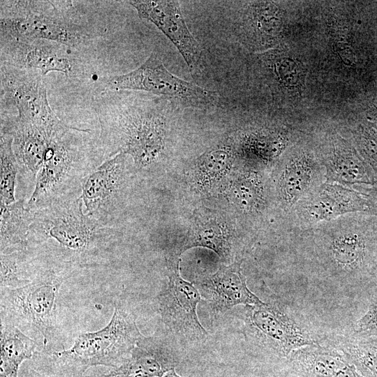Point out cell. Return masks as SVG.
<instances>
[{
	"instance_id": "52a82bcc",
	"label": "cell",
	"mask_w": 377,
	"mask_h": 377,
	"mask_svg": "<svg viewBox=\"0 0 377 377\" xmlns=\"http://www.w3.org/2000/svg\"><path fill=\"white\" fill-rule=\"evenodd\" d=\"M246 339L278 357H288L300 348L319 344L293 318L275 304L246 305L243 313Z\"/></svg>"
},
{
	"instance_id": "d6986e66",
	"label": "cell",
	"mask_w": 377,
	"mask_h": 377,
	"mask_svg": "<svg viewBox=\"0 0 377 377\" xmlns=\"http://www.w3.org/2000/svg\"><path fill=\"white\" fill-rule=\"evenodd\" d=\"M242 260L222 265L214 274L198 285L200 293L216 313H224L237 305H254L263 302L247 287L242 271Z\"/></svg>"
},
{
	"instance_id": "44dd1931",
	"label": "cell",
	"mask_w": 377,
	"mask_h": 377,
	"mask_svg": "<svg viewBox=\"0 0 377 377\" xmlns=\"http://www.w3.org/2000/svg\"><path fill=\"white\" fill-rule=\"evenodd\" d=\"M1 44V56L8 65L27 70H39L41 75L50 71L68 74L72 64L65 52L50 44L24 43L7 40Z\"/></svg>"
},
{
	"instance_id": "4dcf8cb0",
	"label": "cell",
	"mask_w": 377,
	"mask_h": 377,
	"mask_svg": "<svg viewBox=\"0 0 377 377\" xmlns=\"http://www.w3.org/2000/svg\"><path fill=\"white\" fill-rule=\"evenodd\" d=\"M12 143V137L1 132V205H8L16 201L15 191L19 167Z\"/></svg>"
},
{
	"instance_id": "f1b7e54d",
	"label": "cell",
	"mask_w": 377,
	"mask_h": 377,
	"mask_svg": "<svg viewBox=\"0 0 377 377\" xmlns=\"http://www.w3.org/2000/svg\"><path fill=\"white\" fill-rule=\"evenodd\" d=\"M233 156L226 149H216L199 156L193 167L195 184L202 190L210 188L230 170Z\"/></svg>"
},
{
	"instance_id": "9a60e30c",
	"label": "cell",
	"mask_w": 377,
	"mask_h": 377,
	"mask_svg": "<svg viewBox=\"0 0 377 377\" xmlns=\"http://www.w3.org/2000/svg\"><path fill=\"white\" fill-rule=\"evenodd\" d=\"M126 156L119 152L110 156L88 175L82 184L79 197L84 212L106 225L125 183Z\"/></svg>"
},
{
	"instance_id": "7c38bea8",
	"label": "cell",
	"mask_w": 377,
	"mask_h": 377,
	"mask_svg": "<svg viewBox=\"0 0 377 377\" xmlns=\"http://www.w3.org/2000/svg\"><path fill=\"white\" fill-rule=\"evenodd\" d=\"M285 29L284 10L270 1H244L234 22V34L239 43L260 53L279 47Z\"/></svg>"
},
{
	"instance_id": "ba28073f",
	"label": "cell",
	"mask_w": 377,
	"mask_h": 377,
	"mask_svg": "<svg viewBox=\"0 0 377 377\" xmlns=\"http://www.w3.org/2000/svg\"><path fill=\"white\" fill-rule=\"evenodd\" d=\"M109 86L114 90H135L171 98L191 107L206 108L217 100L215 91L186 81L171 73L159 57L152 53L136 69L112 77Z\"/></svg>"
},
{
	"instance_id": "6da1fadb",
	"label": "cell",
	"mask_w": 377,
	"mask_h": 377,
	"mask_svg": "<svg viewBox=\"0 0 377 377\" xmlns=\"http://www.w3.org/2000/svg\"><path fill=\"white\" fill-rule=\"evenodd\" d=\"M80 197L32 210L27 249L38 260L75 269L110 257L113 229L83 210Z\"/></svg>"
},
{
	"instance_id": "e0dca14e",
	"label": "cell",
	"mask_w": 377,
	"mask_h": 377,
	"mask_svg": "<svg viewBox=\"0 0 377 377\" xmlns=\"http://www.w3.org/2000/svg\"><path fill=\"white\" fill-rule=\"evenodd\" d=\"M318 156L325 168L327 182L369 187L377 183L353 144L337 133L325 139Z\"/></svg>"
},
{
	"instance_id": "5b68a950",
	"label": "cell",
	"mask_w": 377,
	"mask_h": 377,
	"mask_svg": "<svg viewBox=\"0 0 377 377\" xmlns=\"http://www.w3.org/2000/svg\"><path fill=\"white\" fill-rule=\"evenodd\" d=\"M82 130L68 126L50 142L26 205L34 210L54 202L75 198L86 177L95 168L87 158Z\"/></svg>"
},
{
	"instance_id": "83f0119b",
	"label": "cell",
	"mask_w": 377,
	"mask_h": 377,
	"mask_svg": "<svg viewBox=\"0 0 377 377\" xmlns=\"http://www.w3.org/2000/svg\"><path fill=\"white\" fill-rule=\"evenodd\" d=\"M288 142L289 138L283 131L259 129L245 134L241 140V147L248 156L270 161L285 151Z\"/></svg>"
},
{
	"instance_id": "d590c367",
	"label": "cell",
	"mask_w": 377,
	"mask_h": 377,
	"mask_svg": "<svg viewBox=\"0 0 377 377\" xmlns=\"http://www.w3.org/2000/svg\"><path fill=\"white\" fill-rule=\"evenodd\" d=\"M23 377H49V376L43 374H41L32 368V369H29L23 375Z\"/></svg>"
},
{
	"instance_id": "74e56055",
	"label": "cell",
	"mask_w": 377,
	"mask_h": 377,
	"mask_svg": "<svg viewBox=\"0 0 377 377\" xmlns=\"http://www.w3.org/2000/svg\"><path fill=\"white\" fill-rule=\"evenodd\" d=\"M162 377H182L177 374L175 369H172L168 372H167L165 375H163Z\"/></svg>"
},
{
	"instance_id": "ac0fdd59",
	"label": "cell",
	"mask_w": 377,
	"mask_h": 377,
	"mask_svg": "<svg viewBox=\"0 0 377 377\" xmlns=\"http://www.w3.org/2000/svg\"><path fill=\"white\" fill-rule=\"evenodd\" d=\"M320 161L313 150L304 147L289 148L283 158L276 191L284 208H291L316 187Z\"/></svg>"
},
{
	"instance_id": "1f68e13d",
	"label": "cell",
	"mask_w": 377,
	"mask_h": 377,
	"mask_svg": "<svg viewBox=\"0 0 377 377\" xmlns=\"http://www.w3.org/2000/svg\"><path fill=\"white\" fill-rule=\"evenodd\" d=\"M353 145L377 181V123L363 120L352 131Z\"/></svg>"
},
{
	"instance_id": "7a4b0ae2",
	"label": "cell",
	"mask_w": 377,
	"mask_h": 377,
	"mask_svg": "<svg viewBox=\"0 0 377 377\" xmlns=\"http://www.w3.org/2000/svg\"><path fill=\"white\" fill-rule=\"evenodd\" d=\"M142 337L135 315L120 299L105 327L80 334L68 349L50 353L36 351L33 369L49 377H85L92 367H118Z\"/></svg>"
},
{
	"instance_id": "cb8c5ba5",
	"label": "cell",
	"mask_w": 377,
	"mask_h": 377,
	"mask_svg": "<svg viewBox=\"0 0 377 377\" xmlns=\"http://www.w3.org/2000/svg\"><path fill=\"white\" fill-rule=\"evenodd\" d=\"M0 377H18L21 364L31 360L39 350L38 343L16 326L1 320Z\"/></svg>"
},
{
	"instance_id": "8d00e7d4",
	"label": "cell",
	"mask_w": 377,
	"mask_h": 377,
	"mask_svg": "<svg viewBox=\"0 0 377 377\" xmlns=\"http://www.w3.org/2000/svg\"><path fill=\"white\" fill-rule=\"evenodd\" d=\"M370 114L369 119L377 123V103L374 104L370 110Z\"/></svg>"
},
{
	"instance_id": "2e32d148",
	"label": "cell",
	"mask_w": 377,
	"mask_h": 377,
	"mask_svg": "<svg viewBox=\"0 0 377 377\" xmlns=\"http://www.w3.org/2000/svg\"><path fill=\"white\" fill-rule=\"evenodd\" d=\"M1 87L15 105L18 119L33 124L45 123L57 117L48 103L40 75L27 69L3 65L1 68Z\"/></svg>"
},
{
	"instance_id": "5bb4252c",
	"label": "cell",
	"mask_w": 377,
	"mask_h": 377,
	"mask_svg": "<svg viewBox=\"0 0 377 377\" xmlns=\"http://www.w3.org/2000/svg\"><path fill=\"white\" fill-rule=\"evenodd\" d=\"M179 356L169 337L156 331L143 336L131 355L117 367L85 377H162L175 369Z\"/></svg>"
},
{
	"instance_id": "4316f807",
	"label": "cell",
	"mask_w": 377,
	"mask_h": 377,
	"mask_svg": "<svg viewBox=\"0 0 377 377\" xmlns=\"http://www.w3.org/2000/svg\"><path fill=\"white\" fill-rule=\"evenodd\" d=\"M41 262L27 249L1 253V288H16L30 283Z\"/></svg>"
},
{
	"instance_id": "e575fe53",
	"label": "cell",
	"mask_w": 377,
	"mask_h": 377,
	"mask_svg": "<svg viewBox=\"0 0 377 377\" xmlns=\"http://www.w3.org/2000/svg\"><path fill=\"white\" fill-rule=\"evenodd\" d=\"M371 283L377 285V236L374 253Z\"/></svg>"
},
{
	"instance_id": "9c48e42d",
	"label": "cell",
	"mask_w": 377,
	"mask_h": 377,
	"mask_svg": "<svg viewBox=\"0 0 377 377\" xmlns=\"http://www.w3.org/2000/svg\"><path fill=\"white\" fill-rule=\"evenodd\" d=\"M179 254L167 259L166 286L156 297L158 311L166 327L177 337L191 342L200 341L207 336L198 315L200 293L179 272Z\"/></svg>"
},
{
	"instance_id": "8992f818",
	"label": "cell",
	"mask_w": 377,
	"mask_h": 377,
	"mask_svg": "<svg viewBox=\"0 0 377 377\" xmlns=\"http://www.w3.org/2000/svg\"><path fill=\"white\" fill-rule=\"evenodd\" d=\"M42 8L43 1H14L1 9V36L7 40L32 43L47 40L75 46L84 37L80 26L57 14L56 9Z\"/></svg>"
},
{
	"instance_id": "277c9868",
	"label": "cell",
	"mask_w": 377,
	"mask_h": 377,
	"mask_svg": "<svg viewBox=\"0 0 377 377\" xmlns=\"http://www.w3.org/2000/svg\"><path fill=\"white\" fill-rule=\"evenodd\" d=\"M74 269L41 262L37 275L28 285L1 288V320L40 340L37 351L50 353L64 349L57 320L58 297L63 283Z\"/></svg>"
},
{
	"instance_id": "d6a6232c",
	"label": "cell",
	"mask_w": 377,
	"mask_h": 377,
	"mask_svg": "<svg viewBox=\"0 0 377 377\" xmlns=\"http://www.w3.org/2000/svg\"><path fill=\"white\" fill-rule=\"evenodd\" d=\"M364 290L367 295L366 310L348 334L355 338L377 339V285L370 283Z\"/></svg>"
},
{
	"instance_id": "4fadbf2b",
	"label": "cell",
	"mask_w": 377,
	"mask_h": 377,
	"mask_svg": "<svg viewBox=\"0 0 377 377\" xmlns=\"http://www.w3.org/2000/svg\"><path fill=\"white\" fill-rule=\"evenodd\" d=\"M142 19L156 25L175 45L192 75L204 68L202 47L190 32L177 1H128Z\"/></svg>"
},
{
	"instance_id": "30bf717a",
	"label": "cell",
	"mask_w": 377,
	"mask_h": 377,
	"mask_svg": "<svg viewBox=\"0 0 377 377\" xmlns=\"http://www.w3.org/2000/svg\"><path fill=\"white\" fill-rule=\"evenodd\" d=\"M115 119L114 126L119 133V145L113 155L119 152L128 154L139 168L153 164L164 148L163 117L154 109L131 105L119 110Z\"/></svg>"
},
{
	"instance_id": "836d02e7",
	"label": "cell",
	"mask_w": 377,
	"mask_h": 377,
	"mask_svg": "<svg viewBox=\"0 0 377 377\" xmlns=\"http://www.w3.org/2000/svg\"><path fill=\"white\" fill-rule=\"evenodd\" d=\"M374 210V216H377V183L369 188H364Z\"/></svg>"
},
{
	"instance_id": "d4e9b609",
	"label": "cell",
	"mask_w": 377,
	"mask_h": 377,
	"mask_svg": "<svg viewBox=\"0 0 377 377\" xmlns=\"http://www.w3.org/2000/svg\"><path fill=\"white\" fill-rule=\"evenodd\" d=\"M24 199L8 205H1V253L27 249V238L33 212L27 207Z\"/></svg>"
},
{
	"instance_id": "ffe728a7",
	"label": "cell",
	"mask_w": 377,
	"mask_h": 377,
	"mask_svg": "<svg viewBox=\"0 0 377 377\" xmlns=\"http://www.w3.org/2000/svg\"><path fill=\"white\" fill-rule=\"evenodd\" d=\"M287 359L288 371L296 377H364L332 346H304L292 352Z\"/></svg>"
},
{
	"instance_id": "603a6c76",
	"label": "cell",
	"mask_w": 377,
	"mask_h": 377,
	"mask_svg": "<svg viewBox=\"0 0 377 377\" xmlns=\"http://www.w3.org/2000/svg\"><path fill=\"white\" fill-rule=\"evenodd\" d=\"M196 246L214 251L223 261L235 258L237 250L232 234L226 223L216 216L198 214L182 246L179 254Z\"/></svg>"
},
{
	"instance_id": "7402d4cb",
	"label": "cell",
	"mask_w": 377,
	"mask_h": 377,
	"mask_svg": "<svg viewBox=\"0 0 377 377\" xmlns=\"http://www.w3.org/2000/svg\"><path fill=\"white\" fill-rule=\"evenodd\" d=\"M259 67L272 91L301 95L305 88L306 68L288 50L276 47L259 54Z\"/></svg>"
},
{
	"instance_id": "f546056e",
	"label": "cell",
	"mask_w": 377,
	"mask_h": 377,
	"mask_svg": "<svg viewBox=\"0 0 377 377\" xmlns=\"http://www.w3.org/2000/svg\"><path fill=\"white\" fill-rule=\"evenodd\" d=\"M230 193L232 202L244 211H256L264 202L262 179L253 172L239 175L232 182Z\"/></svg>"
},
{
	"instance_id": "8fae6325",
	"label": "cell",
	"mask_w": 377,
	"mask_h": 377,
	"mask_svg": "<svg viewBox=\"0 0 377 377\" xmlns=\"http://www.w3.org/2000/svg\"><path fill=\"white\" fill-rule=\"evenodd\" d=\"M304 224L313 226L334 220L348 214L374 216L373 205L365 193L337 183L318 185L295 206Z\"/></svg>"
},
{
	"instance_id": "484cf974",
	"label": "cell",
	"mask_w": 377,
	"mask_h": 377,
	"mask_svg": "<svg viewBox=\"0 0 377 377\" xmlns=\"http://www.w3.org/2000/svg\"><path fill=\"white\" fill-rule=\"evenodd\" d=\"M330 346L341 351L364 377H377V339L337 334L328 338Z\"/></svg>"
},
{
	"instance_id": "3957f363",
	"label": "cell",
	"mask_w": 377,
	"mask_h": 377,
	"mask_svg": "<svg viewBox=\"0 0 377 377\" xmlns=\"http://www.w3.org/2000/svg\"><path fill=\"white\" fill-rule=\"evenodd\" d=\"M350 216L318 223L320 228L314 231L315 253L330 277L363 291L371 281L377 216L363 213Z\"/></svg>"
}]
</instances>
